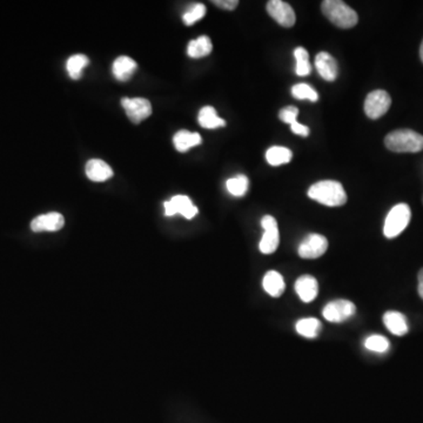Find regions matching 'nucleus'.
I'll list each match as a JSON object with an SVG mask.
<instances>
[{"instance_id":"obj_1","label":"nucleus","mask_w":423,"mask_h":423,"mask_svg":"<svg viewBox=\"0 0 423 423\" xmlns=\"http://www.w3.org/2000/svg\"><path fill=\"white\" fill-rule=\"evenodd\" d=\"M308 197L329 207H339L347 202V194L344 186L333 180L315 182L308 189Z\"/></svg>"},{"instance_id":"obj_2","label":"nucleus","mask_w":423,"mask_h":423,"mask_svg":"<svg viewBox=\"0 0 423 423\" xmlns=\"http://www.w3.org/2000/svg\"><path fill=\"white\" fill-rule=\"evenodd\" d=\"M385 145L397 153H417L423 151V136L413 129H397L385 136Z\"/></svg>"},{"instance_id":"obj_3","label":"nucleus","mask_w":423,"mask_h":423,"mask_svg":"<svg viewBox=\"0 0 423 423\" xmlns=\"http://www.w3.org/2000/svg\"><path fill=\"white\" fill-rule=\"evenodd\" d=\"M326 18L340 29H351L359 22V15L341 0H325L321 4Z\"/></svg>"},{"instance_id":"obj_4","label":"nucleus","mask_w":423,"mask_h":423,"mask_svg":"<svg viewBox=\"0 0 423 423\" xmlns=\"http://www.w3.org/2000/svg\"><path fill=\"white\" fill-rule=\"evenodd\" d=\"M412 212L407 204H399L390 209L385 218L383 234L385 238L394 239L407 228L410 221Z\"/></svg>"},{"instance_id":"obj_5","label":"nucleus","mask_w":423,"mask_h":423,"mask_svg":"<svg viewBox=\"0 0 423 423\" xmlns=\"http://www.w3.org/2000/svg\"><path fill=\"white\" fill-rule=\"evenodd\" d=\"M392 105V98L388 92L383 90H375L367 95L365 100V113L370 119H378L385 115Z\"/></svg>"},{"instance_id":"obj_6","label":"nucleus","mask_w":423,"mask_h":423,"mask_svg":"<svg viewBox=\"0 0 423 423\" xmlns=\"http://www.w3.org/2000/svg\"><path fill=\"white\" fill-rule=\"evenodd\" d=\"M261 226L264 230V235L261 239V253L273 254L278 250L280 242L279 227L276 223V218L272 216H266L261 220Z\"/></svg>"},{"instance_id":"obj_7","label":"nucleus","mask_w":423,"mask_h":423,"mask_svg":"<svg viewBox=\"0 0 423 423\" xmlns=\"http://www.w3.org/2000/svg\"><path fill=\"white\" fill-rule=\"evenodd\" d=\"M121 105L124 107L129 120L134 124H140L152 114L150 100L145 98H122Z\"/></svg>"},{"instance_id":"obj_8","label":"nucleus","mask_w":423,"mask_h":423,"mask_svg":"<svg viewBox=\"0 0 423 423\" xmlns=\"http://www.w3.org/2000/svg\"><path fill=\"white\" fill-rule=\"evenodd\" d=\"M356 308L354 303L348 300H335L333 303L326 305L324 308V317L329 322L340 324L346 321L349 317L356 314Z\"/></svg>"},{"instance_id":"obj_9","label":"nucleus","mask_w":423,"mask_h":423,"mask_svg":"<svg viewBox=\"0 0 423 423\" xmlns=\"http://www.w3.org/2000/svg\"><path fill=\"white\" fill-rule=\"evenodd\" d=\"M328 248L327 239L321 234H310L298 246V253L303 259H317Z\"/></svg>"},{"instance_id":"obj_10","label":"nucleus","mask_w":423,"mask_h":423,"mask_svg":"<svg viewBox=\"0 0 423 423\" xmlns=\"http://www.w3.org/2000/svg\"><path fill=\"white\" fill-rule=\"evenodd\" d=\"M267 12L282 27L294 26L295 12L291 5L282 0H269L267 3Z\"/></svg>"},{"instance_id":"obj_11","label":"nucleus","mask_w":423,"mask_h":423,"mask_svg":"<svg viewBox=\"0 0 423 423\" xmlns=\"http://www.w3.org/2000/svg\"><path fill=\"white\" fill-rule=\"evenodd\" d=\"M163 206L167 216H175L179 213L186 219H193L198 214V208L187 195H175L170 201H166Z\"/></svg>"},{"instance_id":"obj_12","label":"nucleus","mask_w":423,"mask_h":423,"mask_svg":"<svg viewBox=\"0 0 423 423\" xmlns=\"http://www.w3.org/2000/svg\"><path fill=\"white\" fill-rule=\"evenodd\" d=\"M64 225V216H61V213L52 212L32 220L31 230L33 232H57L61 230Z\"/></svg>"},{"instance_id":"obj_13","label":"nucleus","mask_w":423,"mask_h":423,"mask_svg":"<svg viewBox=\"0 0 423 423\" xmlns=\"http://www.w3.org/2000/svg\"><path fill=\"white\" fill-rule=\"evenodd\" d=\"M317 72L326 81H334L339 76L337 63L333 56L327 52H320L315 57Z\"/></svg>"},{"instance_id":"obj_14","label":"nucleus","mask_w":423,"mask_h":423,"mask_svg":"<svg viewBox=\"0 0 423 423\" xmlns=\"http://www.w3.org/2000/svg\"><path fill=\"white\" fill-rule=\"evenodd\" d=\"M87 178L95 182H107L113 177V170L109 163L102 161L100 159H92L86 163Z\"/></svg>"},{"instance_id":"obj_15","label":"nucleus","mask_w":423,"mask_h":423,"mask_svg":"<svg viewBox=\"0 0 423 423\" xmlns=\"http://www.w3.org/2000/svg\"><path fill=\"white\" fill-rule=\"evenodd\" d=\"M295 291L298 293V298L303 300V303H312L315 300L319 293V285L314 276H300L295 282Z\"/></svg>"},{"instance_id":"obj_16","label":"nucleus","mask_w":423,"mask_h":423,"mask_svg":"<svg viewBox=\"0 0 423 423\" xmlns=\"http://www.w3.org/2000/svg\"><path fill=\"white\" fill-rule=\"evenodd\" d=\"M383 324L392 334L397 337H404L409 330L407 319L400 312H387L383 315Z\"/></svg>"},{"instance_id":"obj_17","label":"nucleus","mask_w":423,"mask_h":423,"mask_svg":"<svg viewBox=\"0 0 423 423\" xmlns=\"http://www.w3.org/2000/svg\"><path fill=\"white\" fill-rule=\"evenodd\" d=\"M136 67H138V65L132 58L121 56L114 61L112 73L115 79L119 81H126L133 76V73L136 72Z\"/></svg>"},{"instance_id":"obj_18","label":"nucleus","mask_w":423,"mask_h":423,"mask_svg":"<svg viewBox=\"0 0 423 423\" xmlns=\"http://www.w3.org/2000/svg\"><path fill=\"white\" fill-rule=\"evenodd\" d=\"M262 286L267 294L271 295L273 298H279L282 295L286 288L285 280L282 276L276 271H269L266 273L262 280Z\"/></svg>"},{"instance_id":"obj_19","label":"nucleus","mask_w":423,"mask_h":423,"mask_svg":"<svg viewBox=\"0 0 423 423\" xmlns=\"http://www.w3.org/2000/svg\"><path fill=\"white\" fill-rule=\"evenodd\" d=\"M173 144L177 151L185 153L189 151V148L201 144V136L199 133H192L186 129H182L178 133H175Z\"/></svg>"},{"instance_id":"obj_20","label":"nucleus","mask_w":423,"mask_h":423,"mask_svg":"<svg viewBox=\"0 0 423 423\" xmlns=\"http://www.w3.org/2000/svg\"><path fill=\"white\" fill-rule=\"evenodd\" d=\"M198 121L204 129H214L226 126V121L218 115L216 109L212 106H205L201 109L198 115Z\"/></svg>"},{"instance_id":"obj_21","label":"nucleus","mask_w":423,"mask_h":423,"mask_svg":"<svg viewBox=\"0 0 423 423\" xmlns=\"http://www.w3.org/2000/svg\"><path fill=\"white\" fill-rule=\"evenodd\" d=\"M213 45H212L211 39L207 35H201L199 38L194 39L189 42L187 46V54L189 57L194 59L199 58L207 57L212 52Z\"/></svg>"},{"instance_id":"obj_22","label":"nucleus","mask_w":423,"mask_h":423,"mask_svg":"<svg viewBox=\"0 0 423 423\" xmlns=\"http://www.w3.org/2000/svg\"><path fill=\"white\" fill-rule=\"evenodd\" d=\"M295 328L300 335L308 337V339H314L319 335V333L321 330V322L315 317H306V319L298 320L295 325Z\"/></svg>"},{"instance_id":"obj_23","label":"nucleus","mask_w":423,"mask_h":423,"mask_svg":"<svg viewBox=\"0 0 423 423\" xmlns=\"http://www.w3.org/2000/svg\"><path fill=\"white\" fill-rule=\"evenodd\" d=\"M293 158L291 150L282 146H273L266 152V160L271 166H280L288 163Z\"/></svg>"},{"instance_id":"obj_24","label":"nucleus","mask_w":423,"mask_h":423,"mask_svg":"<svg viewBox=\"0 0 423 423\" xmlns=\"http://www.w3.org/2000/svg\"><path fill=\"white\" fill-rule=\"evenodd\" d=\"M88 63H90L88 58L83 54H74L72 57L68 58L67 63H66L68 76L71 77L73 80L80 79V77L83 74V70L86 67Z\"/></svg>"},{"instance_id":"obj_25","label":"nucleus","mask_w":423,"mask_h":423,"mask_svg":"<svg viewBox=\"0 0 423 423\" xmlns=\"http://www.w3.org/2000/svg\"><path fill=\"white\" fill-rule=\"evenodd\" d=\"M294 57L296 61V67L295 72L298 77H307L312 71V66L310 64V56L306 49L298 47L294 49Z\"/></svg>"},{"instance_id":"obj_26","label":"nucleus","mask_w":423,"mask_h":423,"mask_svg":"<svg viewBox=\"0 0 423 423\" xmlns=\"http://www.w3.org/2000/svg\"><path fill=\"white\" fill-rule=\"evenodd\" d=\"M248 184H250L248 178L246 175H244V174H240V175L235 177V178L227 180V191L231 193L232 195H234V197H242V195H245L247 189H248Z\"/></svg>"},{"instance_id":"obj_27","label":"nucleus","mask_w":423,"mask_h":423,"mask_svg":"<svg viewBox=\"0 0 423 423\" xmlns=\"http://www.w3.org/2000/svg\"><path fill=\"white\" fill-rule=\"evenodd\" d=\"M292 95L298 100H310L313 102H317L319 99L317 91L307 83H296L292 87Z\"/></svg>"},{"instance_id":"obj_28","label":"nucleus","mask_w":423,"mask_h":423,"mask_svg":"<svg viewBox=\"0 0 423 423\" xmlns=\"http://www.w3.org/2000/svg\"><path fill=\"white\" fill-rule=\"evenodd\" d=\"M365 347L370 351L375 353H385L390 349V341L382 335H370L365 341Z\"/></svg>"},{"instance_id":"obj_29","label":"nucleus","mask_w":423,"mask_h":423,"mask_svg":"<svg viewBox=\"0 0 423 423\" xmlns=\"http://www.w3.org/2000/svg\"><path fill=\"white\" fill-rule=\"evenodd\" d=\"M206 12H207V8L204 4H194L192 8H189V11L185 12V15H182V20H184L185 25L191 26L193 24L202 19L206 15Z\"/></svg>"},{"instance_id":"obj_30","label":"nucleus","mask_w":423,"mask_h":423,"mask_svg":"<svg viewBox=\"0 0 423 423\" xmlns=\"http://www.w3.org/2000/svg\"><path fill=\"white\" fill-rule=\"evenodd\" d=\"M298 110L295 106H287L282 110L280 111V120L284 121L285 124H288L291 126L298 121Z\"/></svg>"},{"instance_id":"obj_31","label":"nucleus","mask_w":423,"mask_h":423,"mask_svg":"<svg viewBox=\"0 0 423 423\" xmlns=\"http://www.w3.org/2000/svg\"><path fill=\"white\" fill-rule=\"evenodd\" d=\"M212 3L216 5L218 8L228 10V11H233V10L238 8L239 5L238 0H213Z\"/></svg>"},{"instance_id":"obj_32","label":"nucleus","mask_w":423,"mask_h":423,"mask_svg":"<svg viewBox=\"0 0 423 423\" xmlns=\"http://www.w3.org/2000/svg\"><path fill=\"white\" fill-rule=\"evenodd\" d=\"M291 131L294 133V134H298V136H310V129L307 127V126L303 125V124H300V122H294V124H292L291 125Z\"/></svg>"},{"instance_id":"obj_33","label":"nucleus","mask_w":423,"mask_h":423,"mask_svg":"<svg viewBox=\"0 0 423 423\" xmlns=\"http://www.w3.org/2000/svg\"><path fill=\"white\" fill-rule=\"evenodd\" d=\"M417 279H419V287H417V291H419V295L421 296V298H423V269L420 271Z\"/></svg>"},{"instance_id":"obj_34","label":"nucleus","mask_w":423,"mask_h":423,"mask_svg":"<svg viewBox=\"0 0 423 423\" xmlns=\"http://www.w3.org/2000/svg\"><path fill=\"white\" fill-rule=\"evenodd\" d=\"M420 57H421V61L423 63V40L422 44H421V47H420Z\"/></svg>"}]
</instances>
